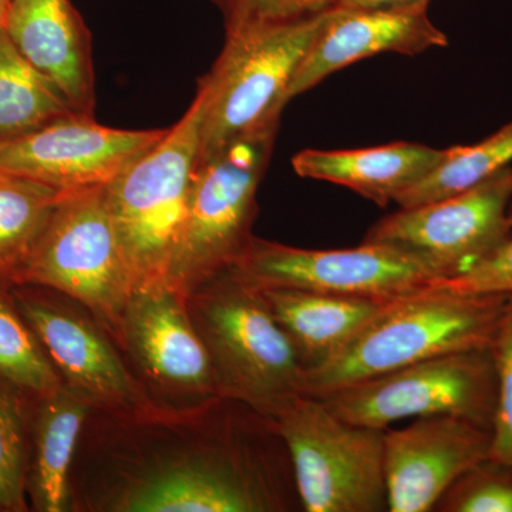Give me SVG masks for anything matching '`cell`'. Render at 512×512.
I'll list each match as a JSON object with an SVG mask.
<instances>
[{"instance_id": "4dcf8cb0", "label": "cell", "mask_w": 512, "mask_h": 512, "mask_svg": "<svg viewBox=\"0 0 512 512\" xmlns=\"http://www.w3.org/2000/svg\"><path fill=\"white\" fill-rule=\"evenodd\" d=\"M12 0H0V28L5 26L6 18H8V12Z\"/></svg>"}, {"instance_id": "7c38bea8", "label": "cell", "mask_w": 512, "mask_h": 512, "mask_svg": "<svg viewBox=\"0 0 512 512\" xmlns=\"http://www.w3.org/2000/svg\"><path fill=\"white\" fill-rule=\"evenodd\" d=\"M229 271L256 288L377 299L400 298L443 279L429 262L389 245L303 249L256 237Z\"/></svg>"}, {"instance_id": "5b68a950", "label": "cell", "mask_w": 512, "mask_h": 512, "mask_svg": "<svg viewBox=\"0 0 512 512\" xmlns=\"http://www.w3.org/2000/svg\"><path fill=\"white\" fill-rule=\"evenodd\" d=\"M278 127L271 124L238 138L195 165L187 215L165 279L184 298L229 271L255 238L256 192Z\"/></svg>"}, {"instance_id": "8fae6325", "label": "cell", "mask_w": 512, "mask_h": 512, "mask_svg": "<svg viewBox=\"0 0 512 512\" xmlns=\"http://www.w3.org/2000/svg\"><path fill=\"white\" fill-rule=\"evenodd\" d=\"M10 291L64 386L86 399L93 410H158L131 375L110 333L86 306L46 286L19 284Z\"/></svg>"}, {"instance_id": "cb8c5ba5", "label": "cell", "mask_w": 512, "mask_h": 512, "mask_svg": "<svg viewBox=\"0 0 512 512\" xmlns=\"http://www.w3.org/2000/svg\"><path fill=\"white\" fill-rule=\"evenodd\" d=\"M0 380L15 387L30 402L56 393L63 386L35 332L23 318L10 286L0 284Z\"/></svg>"}, {"instance_id": "e0dca14e", "label": "cell", "mask_w": 512, "mask_h": 512, "mask_svg": "<svg viewBox=\"0 0 512 512\" xmlns=\"http://www.w3.org/2000/svg\"><path fill=\"white\" fill-rule=\"evenodd\" d=\"M3 29L77 114L94 116L92 33L72 0H12Z\"/></svg>"}, {"instance_id": "484cf974", "label": "cell", "mask_w": 512, "mask_h": 512, "mask_svg": "<svg viewBox=\"0 0 512 512\" xmlns=\"http://www.w3.org/2000/svg\"><path fill=\"white\" fill-rule=\"evenodd\" d=\"M434 511L512 512V467L488 460L458 478Z\"/></svg>"}, {"instance_id": "ac0fdd59", "label": "cell", "mask_w": 512, "mask_h": 512, "mask_svg": "<svg viewBox=\"0 0 512 512\" xmlns=\"http://www.w3.org/2000/svg\"><path fill=\"white\" fill-rule=\"evenodd\" d=\"M92 406L69 387L30 403L28 500L37 512L73 511L72 468Z\"/></svg>"}, {"instance_id": "277c9868", "label": "cell", "mask_w": 512, "mask_h": 512, "mask_svg": "<svg viewBox=\"0 0 512 512\" xmlns=\"http://www.w3.org/2000/svg\"><path fill=\"white\" fill-rule=\"evenodd\" d=\"M326 15L328 10L225 30L220 56L198 82L202 111L197 163L281 121L289 86Z\"/></svg>"}, {"instance_id": "9c48e42d", "label": "cell", "mask_w": 512, "mask_h": 512, "mask_svg": "<svg viewBox=\"0 0 512 512\" xmlns=\"http://www.w3.org/2000/svg\"><path fill=\"white\" fill-rule=\"evenodd\" d=\"M340 419L386 430L397 421L454 416L491 430L497 370L491 348L448 353L318 397Z\"/></svg>"}, {"instance_id": "8992f818", "label": "cell", "mask_w": 512, "mask_h": 512, "mask_svg": "<svg viewBox=\"0 0 512 512\" xmlns=\"http://www.w3.org/2000/svg\"><path fill=\"white\" fill-rule=\"evenodd\" d=\"M201 111L197 93L163 140L106 185L134 288L167 279L187 215L200 147Z\"/></svg>"}, {"instance_id": "6da1fadb", "label": "cell", "mask_w": 512, "mask_h": 512, "mask_svg": "<svg viewBox=\"0 0 512 512\" xmlns=\"http://www.w3.org/2000/svg\"><path fill=\"white\" fill-rule=\"evenodd\" d=\"M83 436L93 477L72 488L73 511L302 510L275 420L238 400L181 413L92 409Z\"/></svg>"}, {"instance_id": "f1b7e54d", "label": "cell", "mask_w": 512, "mask_h": 512, "mask_svg": "<svg viewBox=\"0 0 512 512\" xmlns=\"http://www.w3.org/2000/svg\"><path fill=\"white\" fill-rule=\"evenodd\" d=\"M430 285L456 293L512 295V237L461 274Z\"/></svg>"}, {"instance_id": "f546056e", "label": "cell", "mask_w": 512, "mask_h": 512, "mask_svg": "<svg viewBox=\"0 0 512 512\" xmlns=\"http://www.w3.org/2000/svg\"><path fill=\"white\" fill-rule=\"evenodd\" d=\"M430 0H335L332 8L342 9H419L429 8Z\"/></svg>"}, {"instance_id": "ba28073f", "label": "cell", "mask_w": 512, "mask_h": 512, "mask_svg": "<svg viewBox=\"0 0 512 512\" xmlns=\"http://www.w3.org/2000/svg\"><path fill=\"white\" fill-rule=\"evenodd\" d=\"M306 512L389 511L384 430L340 419L318 397H296L275 419Z\"/></svg>"}, {"instance_id": "2e32d148", "label": "cell", "mask_w": 512, "mask_h": 512, "mask_svg": "<svg viewBox=\"0 0 512 512\" xmlns=\"http://www.w3.org/2000/svg\"><path fill=\"white\" fill-rule=\"evenodd\" d=\"M447 45V36L433 25L426 8H330L293 77L288 101L367 57L387 52L414 56Z\"/></svg>"}, {"instance_id": "7402d4cb", "label": "cell", "mask_w": 512, "mask_h": 512, "mask_svg": "<svg viewBox=\"0 0 512 512\" xmlns=\"http://www.w3.org/2000/svg\"><path fill=\"white\" fill-rule=\"evenodd\" d=\"M62 190L0 168V284L19 285Z\"/></svg>"}, {"instance_id": "603a6c76", "label": "cell", "mask_w": 512, "mask_h": 512, "mask_svg": "<svg viewBox=\"0 0 512 512\" xmlns=\"http://www.w3.org/2000/svg\"><path fill=\"white\" fill-rule=\"evenodd\" d=\"M512 163V121L473 146L444 150L439 164L397 195L400 208L416 207L471 190Z\"/></svg>"}, {"instance_id": "9a60e30c", "label": "cell", "mask_w": 512, "mask_h": 512, "mask_svg": "<svg viewBox=\"0 0 512 512\" xmlns=\"http://www.w3.org/2000/svg\"><path fill=\"white\" fill-rule=\"evenodd\" d=\"M491 444V430L454 416L421 417L384 430L389 511H434L458 478L491 458Z\"/></svg>"}, {"instance_id": "d4e9b609", "label": "cell", "mask_w": 512, "mask_h": 512, "mask_svg": "<svg viewBox=\"0 0 512 512\" xmlns=\"http://www.w3.org/2000/svg\"><path fill=\"white\" fill-rule=\"evenodd\" d=\"M30 400L0 380V512H26Z\"/></svg>"}, {"instance_id": "3957f363", "label": "cell", "mask_w": 512, "mask_h": 512, "mask_svg": "<svg viewBox=\"0 0 512 512\" xmlns=\"http://www.w3.org/2000/svg\"><path fill=\"white\" fill-rule=\"evenodd\" d=\"M222 396L275 420L305 394L306 369L264 296L227 271L185 296Z\"/></svg>"}, {"instance_id": "ffe728a7", "label": "cell", "mask_w": 512, "mask_h": 512, "mask_svg": "<svg viewBox=\"0 0 512 512\" xmlns=\"http://www.w3.org/2000/svg\"><path fill=\"white\" fill-rule=\"evenodd\" d=\"M444 156L417 143H393L359 150H303L293 157L296 174L357 192L379 207L430 173Z\"/></svg>"}, {"instance_id": "83f0119b", "label": "cell", "mask_w": 512, "mask_h": 512, "mask_svg": "<svg viewBox=\"0 0 512 512\" xmlns=\"http://www.w3.org/2000/svg\"><path fill=\"white\" fill-rule=\"evenodd\" d=\"M220 10L224 29L256 22H278L319 15L335 0H211Z\"/></svg>"}, {"instance_id": "4316f807", "label": "cell", "mask_w": 512, "mask_h": 512, "mask_svg": "<svg viewBox=\"0 0 512 512\" xmlns=\"http://www.w3.org/2000/svg\"><path fill=\"white\" fill-rule=\"evenodd\" d=\"M497 406L491 427V460L512 467V301L493 345Z\"/></svg>"}, {"instance_id": "5bb4252c", "label": "cell", "mask_w": 512, "mask_h": 512, "mask_svg": "<svg viewBox=\"0 0 512 512\" xmlns=\"http://www.w3.org/2000/svg\"><path fill=\"white\" fill-rule=\"evenodd\" d=\"M167 130H121L73 113L0 144V168L62 191L104 187L160 143Z\"/></svg>"}, {"instance_id": "52a82bcc", "label": "cell", "mask_w": 512, "mask_h": 512, "mask_svg": "<svg viewBox=\"0 0 512 512\" xmlns=\"http://www.w3.org/2000/svg\"><path fill=\"white\" fill-rule=\"evenodd\" d=\"M20 284L46 286L82 303L114 340L134 281L106 185L64 192Z\"/></svg>"}, {"instance_id": "7a4b0ae2", "label": "cell", "mask_w": 512, "mask_h": 512, "mask_svg": "<svg viewBox=\"0 0 512 512\" xmlns=\"http://www.w3.org/2000/svg\"><path fill=\"white\" fill-rule=\"evenodd\" d=\"M511 301L507 293L433 285L394 298L332 359L306 372L305 394L322 397L433 357L491 348Z\"/></svg>"}, {"instance_id": "30bf717a", "label": "cell", "mask_w": 512, "mask_h": 512, "mask_svg": "<svg viewBox=\"0 0 512 512\" xmlns=\"http://www.w3.org/2000/svg\"><path fill=\"white\" fill-rule=\"evenodd\" d=\"M114 343L161 412H190L224 397L185 298L167 282L134 288Z\"/></svg>"}, {"instance_id": "d6986e66", "label": "cell", "mask_w": 512, "mask_h": 512, "mask_svg": "<svg viewBox=\"0 0 512 512\" xmlns=\"http://www.w3.org/2000/svg\"><path fill=\"white\" fill-rule=\"evenodd\" d=\"M258 289L306 372L332 359L392 301L303 289Z\"/></svg>"}, {"instance_id": "1f68e13d", "label": "cell", "mask_w": 512, "mask_h": 512, "mask_svg": "<svg viewBox=\"0 0 512 512\" xmlns=\"http://www.w3.org/2000/svg\"><path fill=\"white\" fill-rule=\"evenodd\" d=\"M510 221H511V225H512V210L510 211Z\"/></svg>"}, {"instance_id": "44dd1931", "label": "cell", "mask_w": 512, "mask_h": 512, "mask_svg": "<svg viewBox=\"0 0 512 512\" xmlns=\"http://www.w3.org/2000/svg\"><path fill=\"white\" fill-rule=\"evenodd\" d=\"M76 113L62 90L0 28V144Z\"/></svg>"}, {"instance_id": "4fadbf2b", "label": "cell", "mask_w": 512, "mask_h": 512, "mask_svg": "<svg viewBox=\"0 0 512 512\" xmlns=\"http://www.w3.org/2000/svg\"><path fill=\"white\" fill-rule=\"evenodd\" d=\"M512 167L454 197L400 208L363 242L389 245L429 262L443 279L461 274L512 237Z\"/></svg>"}]
</instances>
